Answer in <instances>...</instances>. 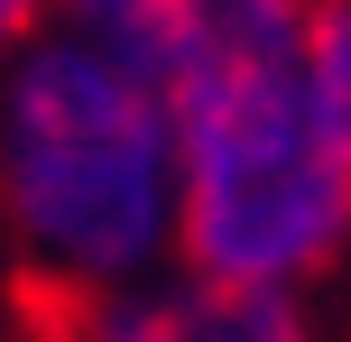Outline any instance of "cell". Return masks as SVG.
<instances>
[{"label": "cell", "instance_id": "6da1fadb", "mask_svg": "<svg viewBox=\"0 0 351 342\" xmlns=\"http://www.w3.org/2000/svg\"><path fill=\"white\" fill-rule=\"evenodd\" d=\"M0 241L28 306H102L176 259L167 93L65 28L0 65Z\"/></svg>", "mask_w": 351, "mask_h": 342}, {"label": "cell", "instance_id": "7a4b0ae2", "mask_svg": "<svg viewBox=\"0 0 351 342\" xmlns=\"http://www.w3.org/2000/svg\"><path fill=\"white\" fill-rule=\"evenodd\" d=\"M167 130L185 278L315 296L351 259V167L305 102V56L194 65L167 93Z\"/></svg>", "mask_w": 351, "mask_h": 342}, {"label": "cell", "instance_id": "3957f363", "mask_svg": "<svg viewBox=\"0 0 351 342\" xmlns=\"http://www.w3.org/2000/svg\"><path fill=\"white\" fill-rule=\"evenodd\" d=\"M65 37L102 47L111 65H130L139 84H176V56H185V0H56Z\"/></svg>", "mask_w": 351, "mask_h": 342}, {"label": "cell", "instance_id": "277c9868", "mask_svg": "<svg viewBox=\"0 0 351 342\" xmlns=\"http://www.w3.org/2000/svg\"><path fill=\"white\" fill-rule=\"evenodd\" d=\"M305 102L351 167V0H315V19H305Z\"/></svg>", "mask_w": 351, "mask_h": 342}, {"label": "cell", "instance_id": "5b68a950", "mask_svg": "<svg viewBox=\"0 0 351 342\" xmlns=\"http://www.w3.org/2000/svg\"><path fill=\"white\" fill-rule=\"evenodd\" d=\"M19 342H158V324L130 287V296H102V306H28Z\"/></svg>", "mask_w": 351, "mask_h": 342}, {"label": "cell", "instance_id": "8992f818", "mask_svg": "<svg viewBox=\"0 0 351 342\" xmlns=\"http://www.w3.org/2000/svg\"><path fill=\"white\" fill-rule=\"evenodd\" d=\"M37 10H47V0H0V65L37 37Z\"/></svg>", "mask_w": 351, "mask_h": 342}]
</instances>
